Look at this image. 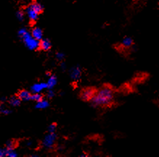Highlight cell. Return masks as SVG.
<instances>
[{"label": "cell", "instance_id": "obj_20", "mask_svg": "<svg viewBox=\"0 0 159 157\" xmlns=\"http://www.w3.org/2000/svg\"><path fill=\"white\" fill-rule=\"evenodd\" d=\"M7 156L8 157H17L18 154L15 151L14 149H7Z\"/></svg>", "mask_w": 159, "mask_h": 157}, {"label": "cell", "instance_id": "obj_5", "mask_svg": "<svg viewBox=\"0 0 159 157\" xmlns=\"http://www.w3.org/2000/svg\"><path fill=\"white\" fill-rule=\"evenodd\" d=\"M69 75L72 81H79L81 77V69L79 65H76L70 68L69 71Z\"/></svg>", "mask_w": 159, "mask_h": 157}, {"label": "cell", "instance_id": "obj_3", "mask_svg": "<svg viewBox=\"0 0 159 157\" xmlns=\"http://www.w3.org/2000/svg\"><path fill=\"white\" fill-rule=\"evenodd\" d=\"M57 140V135L55 133H49L45 135L44 139L42 140V145L47 149H52L54 147L55 142Z\"/></svg>", "mask_w": 159, "mask_h": 157}, {"label": "cell", "instance_id": "obj_17", "mask_svg": "<svg viewBox=\"0 0 159 157\" xmlns=\"http://www.w3.org/2000/svg\"><path fill=\"white\" fill-rule=\"evenodd\" d=\"M11 113V111L7 107L3 106V105H0V114L3 115H8Z\"/></svg>", "mask_w": 159, "mask_h": 157}, {"label": "cell", "instance_id": "obj_23", "mask_svg": "<svg viewBox=\"0 0 159 157\" xmlns=\"http://www.w3.org/2000/svg\"><path fill=\"white\" fill-rule=\"evenodd\" d=\"M56 59L58 61H63L65 59V54L63 52H57L56 54Z\"/></svg>", "mask_w": 159, "mask_h": 157}, {"label": "cell", "instance_id": "obj_4", "mask_svg": "<svg viewBox=\"0 0 159 157\" xmlns=\"http://www.w3.org/2000/svg\"><path fill=\"white\" fill-rule=\"evenodd\" d=\"M96 93V90L93 88H87L83 89L80 93V98L85 102H89Z\"/></svg>", "mask_w": 159, "mask_h": 157}, {"label": "cell", "instance_id": "obj_8", "mask_svg": "<svg viewBox=\"0 0 159 157\" xmlns=\"http://www.w3.org/2000/svg\"><path fill=\"white\" fill-rule=\"evenodd\" d=\"M52 47V43L48 38H42L39 41V49L43 51H49Z\"/></svg>", "mask_w": 159, "mask_h": 157}, {"label": "cell", "instance_id": "obj_2", "mask_svg": "<svg viewBox=\"0 0 159 157\" xmlns=\"http://www.w3.org/2000/svg\"><path fill=\"white\" fill-rule=\"evenodd\" d=\"M18 36L20 38V39L24 43L25 46L29 50L33 51L39 49V41L32 37L31 33L24 28L19 30L18 32Z\"/></svg>", "mask_w": 159, "mask_h": 157}, {"label": "cell", "instance_id": "obj_19", "mask_svg": "<svg viewBox=\"0 0 159 157\" xmlns=\"http://www.w3.org/2000/svg\"><path fill=\"white\" fill-rule=\"evenodd\" d=\"M16 147V143L13 141H9L6 143V148L7 149H14V148Z\"/></svg>", "mask_w": 159, "mask_h": 157}, {"label": "cell", "instance_id": "obj_14", "mask_svg": "<svg viewBox=\"0 0 159 157\" xmlns=\"http://www.w3.org/2000/svg\"><path fill=\"white\" fill-rule=\"evenodd\" d=\"M20 102H21V100L19 98L18 96H12V97H10L9 99V104H10V106L13 107H18L19 105L20 104Z\"/></svg>", "mask_w": 159, "mask_h": 157}, {"label": "cell", "instance_id": "obj_21", "mask_svg": "<svg viewBox=\"0 0 159 157\" xmlns=\"http://www.w3.org/2000/svg\"><path fill=\"white\" fill-rule=\"evenodd\" d=\"M56 130H57V124L55 123L49 124L48 126V128H47V130H48L49 133H55Z\"/></svg>", "mask_w": 159, "mask_h": 157}, {"label": "cell", "instance_id": "obj_10", "mask_svg": "<svg viewBox=\"0 0 159 157\" xmlns=\"http://www.w3.org/2000/svg\"><path fill=\"white\" fill-rule=\"evenodd\" d=\"M57 79L56 76L54 75H50L47 82V89H53V88L57 85Z\"/></svg>", "mask_w": 159, "mask_h": 157}, {"label": "cell", "instance_id": "obj_6", "mask_svg": "<svg viewBox=\"0 0 159 157\" xmlns=\"http://www.w3.org/2000/svg\"><path fill=\"white\" fill-rule=\"evenodd\" d=\"M25 15H26L28 18L30 20L32 21V22H35L38 20L39 18V14L37 12L35 11L33 8L31 7H27L26 9H25Z\"/></svg>", "mask_w": 159, "mask_h": 157}, {"label": "cell", "instance_id": "obj_7", "mask_svg": "<svg viewBox=\"0 0 159 157\" xmlns=\"http://www.w3.org/2000/svg\"><path fill=\"white\" fill-rule=\"evenodd\" d=\"M44 89H47V83L41 82V83H36L34 84L31 87V91L32 93H41Z\"/></svg>", "mask_w": 159, "mask_h": 157}, {"label": "cell", "instance_id": "obj_26", "mask_svg": "<svg viewBox=\"0 0 159 157\" xmlns=\"http://www.w3.org/2000/svg\"><path fill=\"white\" fill-rule=\"evenodd\" d=\"M25 144H26L27 146H31L32 145H33V142H32L31 141H30V140H29V141H28L26 142V143H25Z\"/></svg>", "mask_w": 159, "mask_h": 157}, {"label": "cell", "instance_id": "obj_27", "mask_svg": "<svg viewBox=\"0 0 159 157\" xmlns=\"http://www.w3.org/2000/svg\"><path fill=\"white\" fill-rule=\"evenodd\" d=\"M87 156V155L85 154H83L80 155V156H81V157H84V156Z\"/></svg>", "mask_w": 159, "mask_h": 157}, {"label": "cell", "instance_id": "obj_15", "mask_svg": "<svg viewBox=\"0 0 159 157\" xmlns=\"http://www.w3.org/2000/svg\"><path fill=\"white\" fill-rule=\"evenodd\" d=\"M30 7H31L33 9L35 10L38 12L39 14L42 13L43 12V10H44V7H43V5L42 4L39 3V2H34L32 3L31 5H30Z\"/></svg>", "mask_w": 159, "mask_h": 157}, {"label": "cell", "instance_id": "obj_24", "mask_svg": "<svg viewBox=\"0 0 159 157\" xmlns=\"http://www.w3.org/2000/svg\"><path fill=\"white\" fill-rule=\"evenodd\" d=\"M7 150L6 148H0V157L7 156Z\"/></svg>", "mask_w": 159, "mask_h": 157}, {"label": "cell", "instance_id": "obj_13", "mask_svg": "<svg viewBox=\"0 0 159 157\" xmlns=\"http://www.w3.org/2000/svg\"><path fill=\"white\" fill-rule=\"evenodd\" d=\"M134 44V41L131 37H125L123 38L121 42V45L124 48H130Z\"/></svg>", "mask_w": 159, "mask_h": 157}, {"label": "cell", "instance_id": "obj_25", "mask_svg": "<svg viewBox=\"0 0 159 157\" xmlns=\"http://www.w3.org/2000/svg\"><path fill=\"white\" fill-rule=\"evenodd\" d=\"M61 70H63V71H65L66 69H67V66H66V64L64 62H61Z\"/></svg>", "mask_w": 159, "mask_h": 157}, {"label": "cell", "instance_id": "obj_22", "mask_svg": "<svg viewBox=\"0 0 159 157\" xmlns=\"http://www.w3.org/2000/svg\"><path fill=\"white\" fill-rule=\"evenodd\" d=\"M55 96V91H53V89H48L47 93V97L48 98H54Z\"/></svg>", "mask_w": 159, "mask_h": 157}, {"label": "cell", "instance_id": "obj_9", "mask_svg": "<svg viewBox=\"0 0 159 157\" xmlns=\"http://www.w3.org/2000/svg\"><path fill=\"white\" fill-rule=\"evenodd\" d=\"M31 35L32 36V37L35 38V39L40 41L43 38V31L40 28L34 27V28L32 29Z\"/></svg>", "mask_w": 159, "mask_h": 157}, {"label": "cell", "instance_id": "obj_16", "mask_svg": "<svg viewBox=\"0 0 159 157\" xmlns=\"http://www.w3.org/2000/svg\"><path fill=\"white\" fill-rule=\"evenodd\" d=\"M43 99V96L40 93H34V94H31V100H33L34 102H38Z\"/></svg>", "mask_w": 159, "mask_h": 157}, {"label": "cell", "instance_id": "obj_1", "mask_svg": "<svg viewBox=\"0 0 159 157\" xmlns=\"http://www.w3.org/2000/svg\"><path fill=\"white\" fill-rule=\"evenodd\" d=\"M113 90L109 86H104L96 91L92 99V105L96 107H108L112 104L113 101Z\"/></svg>", "mask_w": 159, "mask_h": 157}, {"label": "cell", "instance_id": "obj_18", "mask_svg": "<svg viewBox=\"0 0 159 157\" xmlns=\"http://www.w3.org/2000/svg\"><path fill=\"white\" fill-rule=\"evenodd\" d=\"M16 18L19 21H23L25 18V13L23 11H21V10H19L16 12Z\"/></svg>", "mask_w": 159, "mask_h": 157}, {"label": "cell", "instance_id": "obj_12", "mask_svg": "<svg viewBox=\"0 0 159 157\" xmlns=\"http://www.w3.org/2000/svg\"><path fill=\"white\" fill-rule=\"evenodd\" d=\"M49 103L46 99H42L39 102H36V104L35 105V108L37 109H44L49 107Z\"/></svg>", "mask_w": 159, "mask_h": 157}, {"label": "cell", "instance_id": "obj_11", "mask_svg": "<svg viewBox=\"0 0 159 157\" xmlns=\"http://www.w3.org/2000/svg\"><path fill=\"white\" fill-rule=\"evenodd\" d=\"M18 96L21 101L27 102V101L31 100V94L29 91H26V90H23V91L19 92Z\"/></svg>", "mask_w": 159, "mask_h": 157}]
</instances>
